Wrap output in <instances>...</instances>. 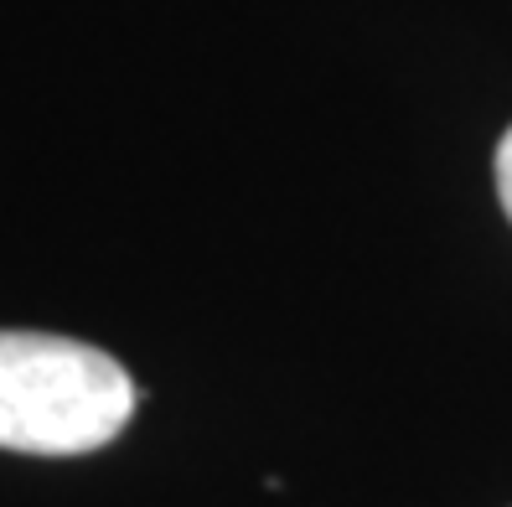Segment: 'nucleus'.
Here are the masks:
<instances>
[{
	"mask_svg": "<svg viewBox=\"0 0 512 507\" xmlns=\"http://www.w3.org/2000/svg\"><path fill=\"white\" fill-rule=\"evenodd\" d=\"M497 202H502V213L512 218V130L497 145Z\"/></svg>",
	"mask_w": 512,
	"mask_h": 507,
	"instance_id": "f03ea898",
	"label": "nucleus"
},
{
	"mask_svg": "<svg viewBox=\"0 0 512 507\" xmlns=\"http://www.w3.org/2000/svg\"><path fill=\"white\" fill-rule=\"evenodd\" d=\"M130 414L135 383L109 352L52 332H0V451L88 456Z\"/></svg>",
	"mask_w": 512,
	"mask_h": 507,
	"instance_id": "f257e3e1",
	"label": "nucleus"
}]
</instances>
